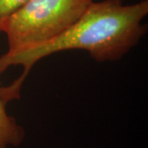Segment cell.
<instances>
[{
	"label": "cell",
	"instance_id": "3",
	"mask_svg": "<svg viewBox=\"0 0 148 148\" xmlns=\"http://www.w3.org/2000/svg\"><path fill=\"white\" fill-rule=\"evenodd\" d=\"M6 106L0 97V148L18 147L24 141L26 132L15 118L8 114Z\"/></svg>",
	"mask_w": 148,
	"mask_h": 148
},
{
	"label": "cell",
	"instance_id": "2",
	"mask_svg": "<svg viewBox=\"0 0 148 148\" xmlns=\"http://www.w3.org/2000/svg\"><path fill=\"white\" fill-rule=\"evenodd\" d=\"M92 3L93 0H29L2 24L8 51L56 38L72 27Z\"/></svg>",
	"mask_w": 148,
	"mask_h": 148
},
{
	"label": "cell",
	"instance_id": "4",
	"mask_svg": "<svg viewBox=\"0 0 148 148\" xmlns=\"http://www.w3.org/2000/svg\"><path fill=\"white\" fill-rule=\"evenodd\" d=\"M29 0H0V34L2 24L6 19L14 13Z\"/></svg>",
	"mask_w": 148,
	"mask_h": 148
},
{
	"label": "cell",
	"instance_id": "1",
	"mask_svg": "<svg viewBox=\"0 0 148 148\" xmlns=\"http://www.w3.org/2000/svg\"><path fill=\"white\" fill-rule=\"evenodd\" d=\"M148 14V1L123 4V0L93 2L82 16L53 40L0 56V75L12 66H21V75L10 85L0 87L4 103L19 99L22 85L38 61L55 53L85 50L99 63L123 58L147 32L143 19Z\"/></svg>",
	"mask_w": 148,
	"mask_h": 148
}]
</instances>
